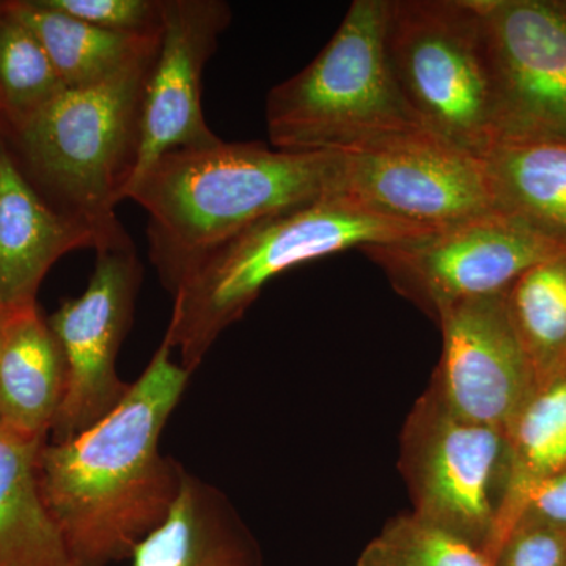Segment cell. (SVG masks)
<instances>
[{"label":"cell","mask_w":566,"mask_h":566,"mask_svg":"<svg viewBox=\"0 0 566 566\" xmlns=\"http://www.w3.org/2000/svg\"><path fill=\"white\" fill-rule=\"evenodd\" d=\"M191 371L166 342L109 415L65 441H44L40 491L77 566L129 560L169 515L186 468L159 449Z\"/></svg>","instance_id":"obj_1"},{"label":"cell","mask_w":566,"mask_h":566,"mask_svg":"<svg viewBox=\"0 0 566 566\" xmlns=\"http://www.w3.org/2000/svg\"><path fill=\"white\" fill-rule=\"evenodd\" d=\"M340 153H292L218 142L167 153L129 186L148 214V255L175 293L200 260L271 216L335 193Z\"/></svg>","instance_id":"obj_2"},{"label":"cell","mask_w":566,"mask_h":566,"mask_svg":"<svg viewBox=\"0 0 566 566\" xmlns=\"http://www.w3.org/2000/svg\"><path fill=\"white\" fill-rule=\"evenodd\" d=\"M159 40L98 84L69 88L0 137L25 181L63 218L91 230L95 252L134 245L115 207L140 153L142 104Z\"/></svg>","instance_id":"obj_3"},{"label":"cell","mask_w":566,"mask_h":566,"mask_svg":"<svg viewBox=\"0 0 566 566\" xmlns=\"http://www.w3.org/2000/svg\"><path fill=\"white\" fill-rule=\"evenodd\" d=\"M433 230L385 218L342 193L271 216L212 249L185 275L163 342L196 374L218 338L274 277L345 249L395 243Z\"/></svg>","instance_id":"obj_4"},{"label":"cell","mask_w":566,"mask_h":566,"mask_svg":"<svg viewBox=\"0 0 566 566\" xmlns=\"http://www.w3.org/2000/svg\"><path fill=\"white\" fill-rule=\"evenodd\" d=\"M389 0H356L318 55L266 99L271 145L292 153H352L423 129L387 62Z\"/></svg>","instance_id":"obj_5"},{"label":"cell","mask_w":566,"mask_h":566,"mask_svg":"<svg viewBox=\"0 0 566 566\" xmlns=\"http://www.w3.org/2000/svg\"><path fill=\"white\" fill-rule=\"evenodd\" d=\"M385 46L422 128L483 158L494 145L495 85L479 0H389Z\"/></svg>","instance_id":"obj_6"},{"label":"cell","mask_w":566,"mask_h":566,"mask_svg":"<svg viewBox=\"0 0 566 566\" xmlns=\"http://www.w3.org/2000/svg\"><path fill=\"white\" fill-rule=\"evenodd\" d=\"M505 465V433L461 419L430 385L401 431L400 471L412 515L491 560Z\"/></svg>","instance_id":"obj_7"},{"label":"cell","mask_w":566,"mask_h":566,"mask_svg":"<svg viewBox=\"0 0 566 566\" xmlns=\"http://www.w3.org/2000/svg\"><path fill=\"white\" fill-rule=\"evenodd\" d=\"M562 249L491 211L422 237L367 245L363 251L385 271L401 296L438 322L453 304L505 292L528 268Z\"/></svg>","instance_id":"obj_8"},{"label":"cell","mask_w":566,"mask_h":566,"mask_svg":"<svg viewBox=\"0 0 566 566\" xmlns=\"http://www.w3.org/2000/svg\"><path fill=\"white\" fill-rule=\"evenodd\" d=\"M335 193L428 230L494 211L485 159L427 129L340 153Z\"/></svg>","instance_id":"obj_9"},{"label":"cell","mask_w":566,"mask_h":566,"mask_svg":"<svg viewBox=\"0 0 566 566\" xmlns=\"http://www.w3.org/2000/svg\"><path fill=\"white\" fill-rule=\"evenodd\" d=\"M144 266L136 248L96 252L85 292L65 300L48 318L61 344L66 387L50 441H65L117 408L132 382L117 370L118 353L133 326Z\"/></svg>","instance_id":"obj_10"},{"label":"cell","mask_w":566,"mask_h":566,"mask_svg":"<svg viewBox=\"0 0 566 566\" xmlns=\"http://www.w3.org/2000/svg\"><path fill=\"white\" fill-rule=\"evenodd\" d=\"M479 2L494 65V145L566 144V0Z\"/></svg>","instance_id":"obj_11"},{"label":"cell","mask_w":566,"mask_h":566,"mask_svg":"<svg viewBox=\"0 0 566 566\" xmlns=\"http://www.w3.org/2000/svg\"><path fill=\"white\" fill-rule=\"evenodd\" d=\"M438 323L442 354L431 381L436 394L461 419L506 433L538 387L506 290L453 304Z\"/></svg>","instance_id":"obj_12"},{"label":"cell","mask_w":566,"mask_h":566,"mask_svg":"<svg viewBox=\"0 0 566 566\" xmlns=\"http://www.w3.org/2000/svg\"><path fill=\"white\" fill-rule=\"evenodd\" d=\"M230 21L232 10L222 0H163L161 43L145 85L132 185L167 153L222 140L203 115L202 76Z\"/></svg>","instance_id":"obj_13"},{"label":"cell","mask_w":566,"mask_h":566,"mask_svg":"<svg viewBox=\"0 0 566 566\" xmlns=\"http://www.w3.org/2000/svg\"><path fill=\"white\" fill-rule=\"evenodd\" d=\"M80 249H96L91 230L63 218L33 191L0 137V308L39 305L51 268Z\"/></svg>","instance_id":"obj_14"},{"label":"cell","mask_w":566,"mask_h":566,"mask_svg":"<svg viewBox=\"0 0 566 566\" xmlns=\"http://www.w3.org/2000/svg\"><path fill=\"white\" fill-rule=\"evenodd\" d=\"M129 566H264L262 547L230 499L186 469L169 515L129 557Z\"/></svg>","instance_id":"obj_15"},{"label":"cell","mask_w":566,"mask_h":566,"mask_svg":"<svg viewBox=\"0 0 566 566\" xmlns=\"http://www.w3.org/2000/svg\"><path fill=\"white\" fill-rule=\"evenodd\" d=\"M65 387V357L39 305L6 312L0 323V427L46 441Z\"/></svg>","instance_id":"obj_16"},{"label":"cell","mask_w":566,"mask_h":566,"mask_svg":"<svg viewBox=\"0 0 566 566\" xmlns=\"http://www.w3.org/2000/svg\"><path fill=\"white\" fill-rule=\"evenodd\" d=\"M43 442L0 427V566H77L40 491Z\"/></svg>","instance_id":"obj_17"},{"label":"cell","mask_w":566,"mask_h":566,"mask_svg":"<svg viewBox=\"0 0 566 566\" xmlns=\"http://www.w3.org/2000/svg\"><path fill=\"white\" fill-rule=\"evenodd\" d=\"M483 159L494 211L566 248V144L504 142Z\"/></svg>","instance_id":"obj_18"},{"label":"cell","mask_w":566,"mask_h":566,"mask_svg":"<svg viewBox=\"0 0 566 566\" xmlns=\"http://www.w3.org/2000/svg\"><path fill=\"white\" fill-rule=\"evenodd\" d=\"M9 9L43 44L65 87L98 84L151 48L161 32L107 31L44 6L41 0H7Z\"/></svg>","instance_id":"obj_19"},{"label":"cell","mask_w":566,"mask_h":566,"mask_svg":"<svg viewBox=\"0 0 566 566\" xmlns=\"http://www.w3.org/2000/svg\"><path fill=\"white\" fill-rule=\"evenodd\" d=\"M506 305L539 385L566 367V248L521 274Z\"/></svg>","instance_id":"obj_20"},{"label":"cell","mask_w":566,"mask_h":566,"mask_svg":"<svg viewBox=\"0 0 566 566\" xmlns=\"http://www.w3.org/2000/svg\"><path fill=\"white\" fill-rule=\"evenodd\" d=\"M505 438L501 505L534 480L566 471V367L539 382Z\"/></svg>","instance_id":"obj_21"},{"label":"cell","mask_w":566,"mask_h":566,"mask_svg":"<svg viewBox=\"0 0 566 566\" xmlns=\"http://www.w3.org/2000/svg\"><path fill=\"white\" fill-rule=\"evenodd\" d=\"M65 88L43 44L3 0L0 17V125L29 117Z\"/></svg>","instance_id":"obj_22"},{"label":"cell","mask_w":566,"mask_h":566,"mask_svg":"<svg viewBox=\"0 0 566 566\" xmlns=\"http://www.w3.org/2000/svg\"><path fill=\"white\" fill-rule=\"evenodd\" d=\"M357 566H493L485 554L412 513L395 516L364 547Z\"/></svg>","instance_id":"obj_23"},{"label":"cell","mask_w":566,"mask_h":566,"mask_svg":"<svg viewBox=\"0 0 566 566\" xmlns=\"http://www.w3.org/2000/svg\"><path fill=\"white\" fill-rule=\"evenodd\" d=\"M520 521H532L566 532V471L534 480L501 505L491 558Z\"/></svg>","instance_id":"obj_24"},{"label":"cell","mask_w":566,"mask_h":566,"mask_svg":"<svg viewBox=\"0 0 566 566\" xmlns=\"http://www.w3.org/2000/svg\"><path fill=\"white\" fill-rule=\"evenodd\" d=\"M44 6L107 31L158 33L163 0H41Z\"/></svg>","instance_id":"obj_25"},{"label":"cell","mask_w":566,"mask_h":566,"mask_svg":"<svg viewBox=\"0 0 566 566\" xmlns=\"http://www.w3.org/2000/svg\"><path fill=\"white\" fill-rule=\"evenodd\" d=\"M493 566H566V532L520 521L495 549Z\"/></svg>","instance_id":"obj_26"},{"label":"cell","mask_w":566,"mask_h":566,"mask_svg":"<svg viewBox=\"0 0 566 566\" xmlns=\"http://www.w3.org/2000/svg\"><path fill=\"white\" fill-rule=\"evenodd\" d=\"M3 315H6V311H2V308H0V323H2Z\"/></svg>","instance_id":"obj_27"},{"label":"cell","mask_w":566,"mask_h":566,"mask_svg":"<svg viewBox=\"0 0 566 566\" xmlns=\"http://www.w3.org/2000/svg\"><path fill=\"white\" fill-rule=\"evenodd\" d=\"M3 11V0H0V17H2Z\"/></svg>","instance_id":"obj_28"}]
</instances>
